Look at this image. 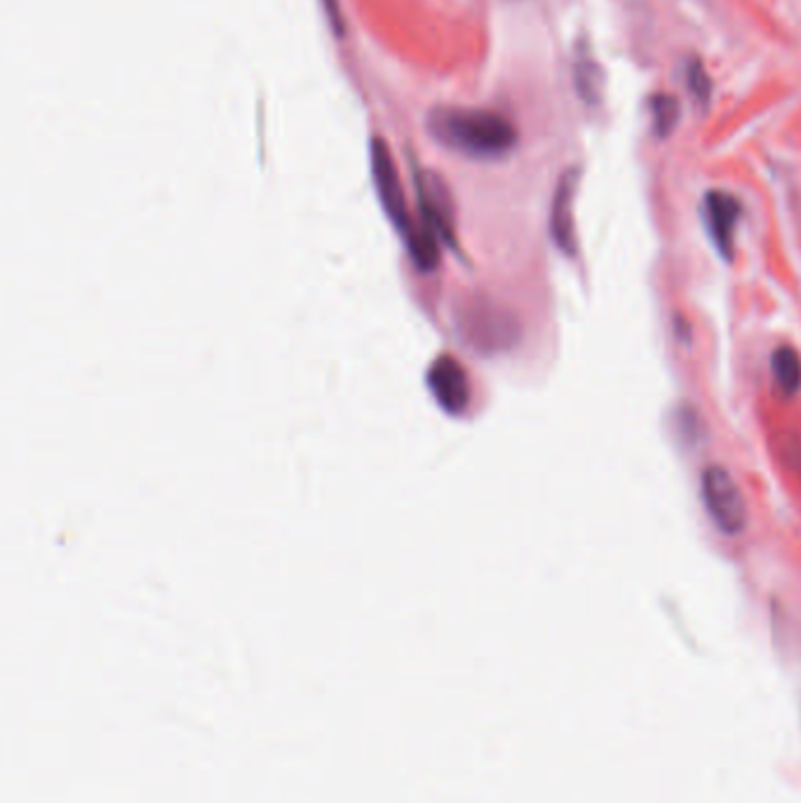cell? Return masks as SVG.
<instances>
[{
  "label": "cell",
  "mask_w": 801,
  "mask_h": 803,
  "mask_svg": "<svg viewBox=\"0 0 801 803\" xmlns=\"http://www.w3.org/2000/svg\"><path fill=\"white\" fill-rule=\"evenodd\" d=\"M782 456H786V463L792 467V473L801 479V438H788L782 442Z\"/></svg>",
  "instance_id": "11"
},
{
  "label": "cell",
  "mask_w": 801,
  "mask_h": 803,
  "mask_svg": "<svg viewBox=\"0 0 801 803\" xmlns=\"http://www.w3.org/2000/svg\"><path fill=\"white\" fill-rule=\"evenodd\" d=\"M323 5L329 14V22L337 33H343V24H341V10H339V0H323Z\"/></svg>",
  "instance_id": "12"
},
{
  "label": "cell",
  "mask_w": 801,
  "mask_h": 803,
  "mask_svg": "<svg viewBox=\"0 0 801 803\" xmlns=\"http://www.w3.org/2000/svg\"><path fill=\"white\" fill-rule=\"evenodd\" d=\"M428 388L449 414L465 411L471 402V383L454 358H440L428 372Z\"/></svg>",
  "instance_id": "6"
},
{
  "label": "cell",
  "mask_w": 801,
  "mask_h": 803,
  "mask_svg": "<svg viewBox=\"0 0 801 803\" xmlns=\"http://www.w3.org/2000/svg\"><path fill=\"white\" fill-rule=\"evenodd\" d=\"M428 129L447 148L473 158L506 156L517 144V127L487 109H436L428 115Z\"/></svg>",
  "instance_id": "1"
},
{
  "label": "cell",
  "mask_w": 801,
  "mask_h": 803,
  "mask_svg": "<svg viewBox=\"0 0 801 803\" xmlns=\"http://www.w3.org/2000/svg\"><path fill=\"white\" fill-rule=\"evenodd\" d=\"M741 214H743L741 200L726 191H710L703 200V216L710 240L714 242L720 257L726 261H731L733 249H736V228L741 222Z\"/></svg>",
  "instance_id": "5"
},
{
  "label": "cell",
  "mask_w": 801,
  "mask_h": 803,
  "mask_svg": "<svg viewBox=\"0 0 801 803\" xmlns=\"http://www.w3.org/2000/svg\"><path fill=\"white\" fill-rule=\"evenodd\" d=\"M771 372L778 391L794 397L801 391V355L792 346H780L771 355Z\"/></svg>",
  "instance_id": "8"
},
{
  "label": "cell",
  "mask_w": 801,
  "mask_h": 803,
  "mask_svg": "<svg viewBox=\"0 0 801 803\" xmlns=\"http://www.w3.org/2000/svg\"><path fill=\"white\" fill-rule=\"evenodd\" d=\"M687 86H689V92L693 94V99H696V102L700 106H708L710 104L712 82H710V76L706 71V66L700 64L698 59H691L687 64Z\"/></svg>",
  "instance_id": "10"
},
{
  "label": "cell",
  "mask_w": 801,
  "mask_h": 803,
  "mask_svg": "<svg viewBox=\"0 0 801 803\" xmlns=\"http://www.w3.org/2000/svg\"><path fill=\"white\" fill-rule=\"evenodd\" d=\"M580 183V170L572 167L566 170L553 195V210H550V233H553V242L560 247V252L566 257L578 255V240H576V222H574V203Z\"/></svg>",
  "instance_id": "4"
},
{
  "label": "cell",
  "mask_w": 801,
  "mask_h": 803,
  "mask_svg": "<svg viewBox=\"0 0 801 803\" xmlns=\"http://www.w3.org/2000/svg\"><path fill=\"white\" fill-rule=\"evenodd\" d=\"M648 106H651V123H654V132L658 134V137H670L675 125L679 123V115H681L679 99L673 94L658 92L648 99Z\"/></svg>",
  "instance_id": "9"
},
{
  "label": "cell",
  "mask_w": 801,
  "mask_h": 803,
  "mask_svg": "<svg viewBox=\"0 0 801 803\" xmlns=\"http://www.w3.org/2000/svg\"><path fill=\"white\" fill-rule=\"evenodd\" d=\"M605 86H607L605 69L593 57L588 43L580 41L576 47V57H574V88H576L578 97L588 104L602 102Z\"/></svg>",
  "instance_id": "7"
},
{
  "label": "cell",
  "mask_w": 801,
  "mask_h": 803,
  "mask_svg": "<svg viewBox=\"0 0 801 803\" xmlns=\"http://www.w3.org/2000/svg\"><path fill=\"white\" fill-rule=\"evenodd\" d=\"M372 174H374L376 193H379L383 210H386V214L391 216V222L409 236L407 200H405V191H403V181H399L388 144L383 139L372 142Z\"/></svg>",
  "instance_id": "3"
},
{
  "label": "cell",
  "mask_w": 801,
  "mask_h": 803,
  "mask_svg": "<svg viewBox=\"0 0 801 803\" xmlns=\"http://www.w3.org/2000/svg\"><path fill=\"white\" fill-rule=\"evenodd\" d=\"M700 494L714 527L726 535H741L747 529V504L738 482L722 465H710L700 475Z\"/></svg>",
  "instance_id": "2"
}]
</instances>
